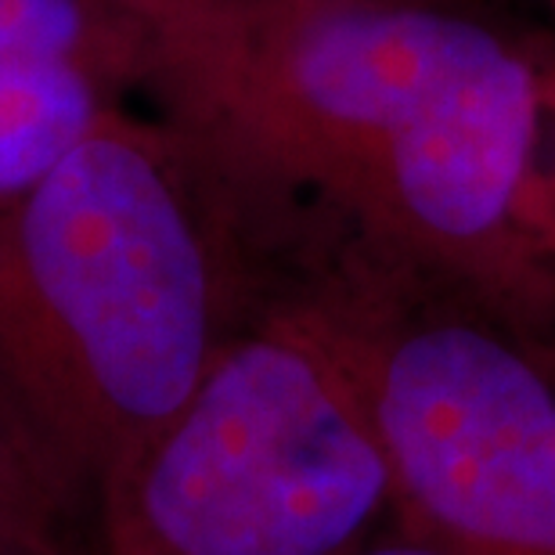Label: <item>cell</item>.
<instances>
[{
  "label": "cell",
  "instance_id": "1",
  "mask_svg": "<svg viewBox=\"0 0 555 555\" xmlns=\"http://www.w3.org/2000/svg\"><path fill=\"white\" fill-rule=\"evenodd\" d=\"M278 274L206 155L116 108L0 209V397L91 508Z\"/></svg>",
  "mask_w": 555,
  "mask_h": 555
},
{
  "label": "cell",
  "instance_id": "2",
  "mask_svg": "<svg viewBox=\"0 0 555 555\" xmlns=\"http://www.w3.org/2000/svg\"><path fill=\"white\" fill-rule=\"evenodd\" d=\"M519 51L459 4L203 0L144 29L138 91L285 253L412 184Z\"/></svg>",
  "mask_w": 555,
  "mask_h": 555
},
{
  "label": "cell",
  "instance_id": "3",
  "mask_svg": "<svg viewBox=\"0 0 555 555\" xmlns=\"http://www.w3.org/2000/svg\"><path fill=\"white\" fill-rule=\"evenodd\" d=\"M393 476L325 304L282 271L192 397L98 491L87 555H353Z\"/></svg>",
  "mask_w": 555,
  "mask_h": 555
},
{
  "label": "cell",
  "instance_id": "4",
  "mask_svg": "<svg viewBox=\"0 0 555 555\" xmlns=\"http://www.w3.org/2000/svg\"><path fill=\"white\" fill-rule=\"evenodd\" d=\"M325 304L393 476V524L448 555H555V383L508 321L343 246Z\"/></svg>",
  "mask_w": 555,
  "mask_h": 555
},
{
  "label": "cell",
  "instance_id": "5",
  "mask_svg": "<svg viewBox=\"0 0 555 555\" xmlns=\"http://www.w3.org/2000/svg\"><path fill=\"white\" fill-rule=\"evenodd\" d=\"M91 508L0 397V555H87Z\"/></svg>",
  "mask_w": 555,
  "mask_h": 555
},
{
  "label": "cell",
  "instance_id": "6",
  "mask_svg": "<svg viewBox=\"0 0 555 555\" xmlns=\"http://www.w3.org/2000/svg\"><path fill=\"white\" fill-rule=\"evenodd\" d=\"M0 62H102L141 87L144 26L116 0H0Z\"/></svg>",
  "mask_w": 555,
  "mask_h": 555
},
{
  "label": "cell",
  "instance_id": "7",
  "mask_svg": "<svg viewBox=\"0 0 555 555\" xmlns=\"http://www.w3.org/2000/svg\"><path fill=\"white\" fill-rule=\"evenodd\" d=\"M353 555H448V552L429 545L426 538L412 534V530L390 524L379 538H372L369 545H364L361 552H353Z\"/></svg>",
  "mask_w": 555,
  "mask_h": 555
},
{
  "label": "cell",
  "instance_id": "8",
  "mask_svg": "<svg viewBox=\"0 0 555 555\" xmlns=\"http://www.w3.org/2000/svg\"><path fill=\"white\" fill-rule=\"evenodd\" d=\"M116 4L124 11H130V15H134L144 29H149V26H155V22L177 15V11H184L192 4H203V0H116Z\"/></svg>",
  "mask_w": 555,
  "mask_h": 555
},
{
  "label": "cell",
  "instance_id": "9",
  "mask_svg": "<svg viewBox=\"0 0 555 555\" xmlns=\"http://www.w3.org/2000/svg\"><path fill=\"white\" fill-rule=\"evenodd\" d=\"M538 228L555 260V173L545 170V163H541V181H538Z\"/></svg>",
  "mask_w": 555,
  "mask_h": 555
},
{
  "label": "cell",
  "instance_id": "10",
  "mask_svg": "<svg viewBox=\"0 0 555 555\" xmlns=\"http://www.w3.org/2000/svg\"><path fill=\"white\" fill-rule=\"evenodd\" d=\"M336 4H454V0H336Z\"/></svg>",
  "mask_w": 555,
  "mask_h": 555
},
{
  "label": "cell",
  "instance_id": "11",
  "mask_svg": "<svg viewBox=\"0 0 555 555\" xmlns=\"http://www.w3.org/2000/svg\"><path fill=\"white\" fill-rule=\"evenodd\" d=\"M541 353V350H538ZM541 361H545V369H548V375H552V383H555V336H552V343H548V350L541 353Z\"/></svg>",
  "mask_w": 555,
  "mask_h": 555
},
{
  "label": "cell",
  "instance_id": "12",
  "mask_svg": "<svg viewBox=\"0 0 555 555\" xmlns=\"http://www.w3.org/2000/svg\"><path fill=\"white\" fill-rule=\"evenodd\" d=\"M552 4H555V0H552Z\"/></svg>",
  "mask_w": 555,
  "mask_h": 555
}]
</instances>
